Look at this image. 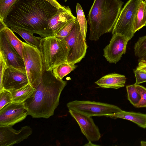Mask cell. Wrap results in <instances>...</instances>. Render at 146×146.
Masks as SVG:
<instances>
[{
	"instance_id": "obj_1",
	"label": "cell",
	"mask_w": 146,
	"mask_h": 146,
	"mask_svg": "<svg viewBox=\"0 0 146 146\" xmlns=\"http://www.w3.org/2000/svg\"><path fill=\"white\" fill-rule=\"evenodd\" d=\"M58 9L45 0H19L5 22L7 26L20 28L42 38L52 36L47 27Z\"/></svg>"
},
{
	"instance_id": "obj_2",
	"label": "cell",
	"mask_w": 146,
	"mask_h": 146,
	"mask_svg": "<svg viewBox=\"0 0 146 146\" xmlns=\"http://www.w3.org/2000/svg\"><path fill=\"white\" fill-rule=\"evenodd\" d=\"M67 84L66 81L56 77L52 70H45L34 93L24 102L28 115L33 118H45L53 115Z\"/></svg>"
},
{
	"instance_id": "obj_3",
	"label": "cell",
	"mask_w": 146,
	"mask_h": 146,
	"mask_svg": "<svg viewBox=\"0 0 146 146\" xmlns=\"http://www.w3.org/2000/svg\"><path fill=\"white\" fill-rule=\"evenodd\" d=\"M123 3L121 0H94L88 15L90 40H98L112 32Z\"/></svg>"
},
{
	"instance_id": "obj_4",
	"label": "cell",
	"mask_w": 146,
	"mask_h": 146,
	"mask_svg": "<svg viewBox=\"0 0 146 146\" xmlns=\"http://www.w3.org/2000/svg\"><path fill=\"white\" fill-rule=\"evenodd\" d=\"M45 70H52L55 66L67 62L69 48L64 39L52 36L42 38L39 44Z\"/></svg>"
},
{
	"instance_id": "obj_5",
	"label": "cell",
	"mask_w": 146,
	"mask_h": 146,
	"mask_svg": "<svg viewBox=\"0 0 146 146\" xmlns=\"http://www.w3.org/2000/svg\"><path fill=\"white\" fill-rule=\"evenodd\" d=\"M23 43V59L29 84L35 88L40 83L45 70L42 55L38 48Z\"/></svg>"
},
{
	"instance_id": "obj_6",
	"label": "cell",
	"mask_w": 146,
	"mask_h": 146,
	"mask_svg": "<svg viewBox=\"0 0 146 146\" xmlns=\"http://www.w3.org/2000/svg\"><path fill=\"white\" fill-rule=\"evenodd\" d=\"M142 0H129L121 9L111 32L127 37L129 40L133 36L134 25L138 8Z\"/></svg>"
},
{
	"instance_id": "obj_7",
	"label": "cell",
	"mask_w": 146,
	"mask_h": 146,
	"mask_svg": "<svg viewBox=\"0 0 146 146\" xmlns=\"http://www.w3.org/2000/svg\"><path fill=\"white\" fill-rule=\"evenodd\" d=\"M67 106L69 110L90 117H106L122 110L119 107L114 105L90 101L76 100L68 102Z\"/></svg>"
},
{
	"instance_id": "obj_8",
	"label": "cell",
	"mask_w": 146,
	"mask_h": 146,
	"mask_svg": "<svg viewBox=\"0 0 146 146\" xmlns=\"http://www.w3.org/2000/svg\"><path fill=\"white\" fill-rule=\"evenodd\" d=\"M64 39L69 48L67 62L74 64L80 62L84 58L88 46L82 36L77 20Z\"/></svg>"
},
{
	"instance_id": "obj_9",
	"label": "cell",
	"mask_w": 146,
	"mask_h": 146,
	"mask_svg": "<svg viewBox=\"0 0 146 146\" xmlns=\"http://www.w3.org/2000/svg\"><path fill=\"white\" fill-rule=\"evenodd\" d=\"M28 115L24 103L12 102L0 109V127L13 126Z\"/></svg>"
},
{
	"instance_id": "obj_10",
	"label": "cell",
	"mask_w": 146,
	"mask_h": 146,
	"mask_svg": "<svg viewBox=\"0 0 146 146\" xmlns=\"http://www.w3.org/2000/svg\"><path fill=\"white\" fill-rule=\"evenodd\" d=\"M29 84L26 71L8 66L0 83V91L3 90L10 91L19 89Z\"/></svg>"
},
{
	"instance_id": "obj_11",
	"label": "cell",
	"mask_w": 146,
	"mask_h": 146,
	"mask_svg": "<svg viewBox=\"0 0 146 146\" xmlns=\"http://www.w3.org/2000/svg\"><path fill=\"white\" fill-rule=\"evenodd\" d=\"M129 40L124 36L117 33L114 34L109 44L103 50V56L109 63H116L125 53Z\"/></svg>"
},
{
	"instance_id": "obj_12",
	"label": "cell",
	"mask_w": 146,
	"mask_h": 146,
	"mask_svg": "<svg viewBox=\"0 0 146 146\" xmlns=\"http://www.w3.org/2000/svg\"><path fill=\"white\" fill-rule=\"evenodd\" d=\"M69 112L76 120L82 132L88 141H96L100 139L101 135L99 129L91 117L72 110H69Z\"/></svg>"
},
{
	"instance_id": "obj_13",
	"label": "cell",
	"mask_w": 146,
	"mask_h": 146,
	"mask_svg": "<svg viewBox=\"0 0 146 146\" xmlns=\"http://www.w3.org/2000/svg\"><path fill=\"white\" fill-rule=\"evenodd\" d=\"M32 133V128L28 125L17 130L12 126L0 127V146H10L19 143L27 139Z\"/></svg>"
},
{
	"instance_id": "obj_14",
	"label": "cell",
	"mask_w": 146,
	"mask_h": 146,
	"mask_svg": "<svg viewBox=\"0 0 146 146\" xmlns=\"http://www.w3.org/2000/svg\"><path fill=\"white\" fill-rule=\"evenodd\" d=\"M0 52L3 54L8 66L26 71L23 58L9 43L2 31L0 32Z\"/></svg>"
},
{
	"instance_id": "obj_15",
	"label": "cell",
	"mask_w": 146,
	"mask_h": 146,
	"mask_svg": "<svg viewBox=\"0 0 146 146\" xmlns=\"http://www.w3.org/2000/svg\"><path fill=\"white\" fill-rule=\"evenodd\" d=\"M76 19L69 7L63 6L49 20L47 31L51 36H55L67 23Z\"/></svg>"
},
{
	"instance_id": "obj_16",
	"label": "cell",
	"mask_w": 146,
	"mask_h": 146,
	"mask_svg": "<svg viewBox=\"0 0 146 146\" xmlns=\"http://www.w3.org/2000/svg\"><path fill=\"white\" fill-rule=\"evenodd\" d=\"M126 80L125 76L112 73L103 76L95 83L102 88L118 89L124 86Z\"/></svg>"
},
{
	"instance_id": "obj_17",
	"label": "cell",
	"mask_w": 146,
	"mask_h": 146,
	"mask_svg": "<svg viewBox=\"0 0 146 146\" xmlns=\"http://www.w3.org/2000/svg\"><path fill=\"white\" fill-rule=\"evenodd\" d=\"M106 117L114 119L119 118L127 120L133 122L141 128H146V113L122 110Z\"/></svg>"
},
{
	"instance_id": "obj_18",
	"label": "cell",
	"mask_w": 146,
	"mask_h": 146,
	"mask_svg": "<svg viewBox=\"0 0 146 146\" xmlns=\"http://www.w3.org/2000/svg\"><path fill=\"white\" fill-rule=\"evenodd\" d=\"M35 90L30 84L20 88L9 91L12 98V102L16 103H23L30 98Z\"/></svg>"
},
{
	"instance_id": "obj_19",
	"label": "cell",
	"mask_w": 146,
	"mask_h": 146,
	"mask_svg": "<svg viewBox=\"0 0 146 146\" xmlns=\"http://www.w3.org/2000/svg\"><path fill=\"white\" fill-rule=\"evenodd\" d=\"M1 31L3 33L9 43L23 58V42L20 40L14 34L13 31L7 26Z\"/></svg>"
},
{
	"instance_id": "obj_20",
	"label": "cell",
	"mask_w": 146,
	"mask_h": 146,
	"mask_svg": "<svg viewBox=\"0 0 146 146\" xmlns=\"http://www.w3.org/2000/svg\"><path fill=\"white\" fill-rule=\"evenodd\" d=\"M13 31L18 34L27 43L39 48L41 37L33 35V34L23 29L14 26L9 27Z\"/></svg>"
},
{
	"instance_id": "obj_21",
	"label": "cell",
	"mask_w": 146,
	"mask_h": 146,
	"mask_svg": "<svg viewBox=\"0 0 146 146\" xmlns=\"http://www.w3.org/2000/svg\"><path fill=\"white\" fill-rule=\"evenodd\" d=\"M145 1L142 0L138 8L134 25V31L135 33L145 25L146 11Z\"/></svg>"
},
{
	"instance_id": "obj_22",
	"label": "cell",
	"mask_w": 146,
	"mask_h": 146,
	"mask_svg": "<svg viewBox=\"0 0 146 146\" xmlns=\"http://www.w3.org/2000/svg\"><path fill=\"white\" fill-rule=\"evenodd\" d=\"M77 67L75 64L66 62L55 66L52 70L56 77L62 79L64 77L74 70Z\"/></svg>"
},
{
	"instance_id": "obj_23",
	"label": "cell",
	"mask_w": 146,
	"mask_h": 146,
	"mask_svg": "<svg viewBox=\"0 0 146 146\" xmlns=\"http://www.w3.org/2000/svg\"><path fill=\"white\" fill-rule=\"evenodd\" d=\"M76 13L77 20L80 26L82 36L84 40H86L87 30V21L82 7L78 3L76 4Z\"/></svg>"
},
{
	"instance_id": "obj_24",
	"label": "cell",
	"mask_w": 146,
	"mask_h": 146,
	"mask_svg": "<svg viewBox=\"0 0 146 146\" xmlns=\"http://www.w3.org/2000/svg\"><path fill=\"white\" fill-rule=\"evenodd\" d=\"M19 0H0V19L5 21L7 17Z\"/></svg>"
},
{
	"instance_id": "obj_25",
	"label": "cell",
	"mask_w": 146,
	"mask_h": 146,
	"mask_svg": "<svg viewBox=\"0 0 146 146\" xmlns=\"http://www.w3.org/2000/svg\"><path fill=\"white\" fill-rule=\"evenodd\" d=\"M135 56L139 60H146V35L139 38L134 47Z\"/></svg>"
},
{
	"instance_id": "obj_26",
	"label": "cell",
	"mask_w": 146,
	"mask_h": 146,
	"mask_svg": "<svg viewBox=\"0 0 146 146\" xmlns=\"http://www.w3.org/2000/svg\"><path fill=\"white\" fill-rule=\"evenodd\" d=\"M126 88L128 99L135 107L140 100V95L135 87V84L127 86Z\"/></svg>"
},
{
	"instance_id": "obj_27",
	"label": "cell",
	"mask_w": 146,
	"mask_h": 146,
	"mask_svg": "<svg viewBox=\"0 0 146 146\" xmlns=\"http://www.w3.org/2000/svg\"><path fill=\"white\" fill-rule=\"evenodd\" d=\"M77 21L76 19L70 21L55 36L60 39H64L70 33Z\"/></svg>"
},
{
	"instance_id": "obj_28",
	"label": "cell",
	"mask_w": 146,
	"mask_h": 146,
	"mask_svg": "<svg viewBox=\"0 0 146 146\" xmlns=\"http://www.w3.org/2000/svg\"><path fill=\"white\" fill-rule=\"evenodd\" d=\"M135 85L141 97L140 101L135 107L137 108H146V88L139 84Z\"/></svg>"
},
{
	"instance_id": "obj_29",
	"label": "cell",
	"mask_w": 146,
	"mask_h": 146,
	"mask_svg": "<svg viewBox=\"0 0 146 146\" xmlns=\"http://www.w3.org/2000/svg\"><path fill=\"white\" fill-rule=\"evenodd\" d=\"M12 102V96L9 91L3 90L0 91V109Z\"/></svg>"
},
{
	"instance_id": "obj_30",
	"label": "cell",
	"mask_w": 146,
	"mask_h": 146,
	"mask_svg": "<svg viewBox=\"0 0 146 146\" xmlns=\"http://www.w3.org/2000/svg\"><path fill=\"white\" fill-rule=\"evenodd\" d=\"M136 78L135 84L146 82V72L136 68L134 70Z\"/></svg>"
},
{
	"instance_id": "obj_31",
	"label": "cell",
	"mask_w": 146,
	"mask_h": 146,
	"mask_svg": "<svg viewBox=\"0 0 146 146\" xmlns=\"http://www.w3.org/2000/svg\"><path fill=\"white\" fill-rule=\"evenodd\" d=\"M8 66L5 59L0 52V83L2 81L5 72Z\"/></svg>"
},
{
	"instance_id": "obj_32",
	"label": "cell",
	"mask_w": 146,
	"mask_h": 146,
	"mask_svg": "<svg viewBox=\"0 0 146 146\" xmlns=\"http://www.w3.org/2000/svg\"><path fill=\"white\" fill-rule=\"evenodd\" d=\"M137 68L146 72V60H139Z\"/></svg>"
},
{
	"instance_id": "obj_33",
	"label": "cell",
	"mask_w": 146,
	"mask_h": 146,
	"mask_svg": "<svg viewBox=\"0 0 146 146\" xmlns=\"http://www.w3.org/2000/svg\"><path fill=\"white\" fill-rule=\"evenodd\" d=\"M47 1L53 6L58 9L62 8L63 6L61 5L56 0H45Z\"/></svg>"
},
{
	"instance_id": "obj_34",
	"label": "cell",
	"mask_w": 146,
	"mask_h": 146,
	"mask_svg": "<svg viewBox=\"0 0 146 146\" xmlns=\"http://www.w3.org/2000/svg\"><path fill=\"white\" fill-rule=\"evenodd\" d=\"M6 27H7V26L4 21L0 19V31H1Z\"/></svg>"
},
{
	"instance_id": "obj_35",
	"label": "cell",
	"mask_w": 146,
	"mask_h": 146,
	"mask_svg": "<svg viewBox=\"0 0 146 146\" xmlns=\"http://www.w3.org/2000/svg\"><path fill=\"white\" fill-rule=\"evenodd\" d=\"M89 142L88 143L85 145L84 146H98L97 145L94 144L92 143V142L90 141H88Z\"/></svg>"
},
{
	"instance_id": "obj_36",
	"label": "cell",
	"mask_w": 146,
	"mask_h": 146,
	"mask_svg": "<svg viewBox=\"0 0 146 146\" xmlns=\"http://www.w3.org/2000/svg\"><path fill=\"white\" fill-rule=\"evenodd\" d=\"M140 144L141 146H146V141H141L140 142Z\"/></svg>"
},
{
	"instance_id": "obj_37",
	"label": "cell",
	"mask_w": 146,
	"mask_h": 146,
	"mask_svg": "<svg viewBox=\"0 0 146 146\" xmlns=\"http://www.w3.org/2000/svg\"><path fill=\"white\" fill-rule=\"evenodd\" d=\"M145 1V9H146V1ZM145 26H146V25H145Z\"/></svg>"
},
{
	"instance_id": "obj_38",
	"label": "cell",
	"mask_w": 146,
	"mask_h": 146,
	"mask_svg": "<svg viewBox=\"0 0 146 146\" xmlns=\"http://www.w3.org/2000/svg\"><path fill=\"white\" fill-rule=\"evenodd\" d=\"M68 0H64L65 2H66Z\"/></svg>"
},
{
	"instance_id": "obj_39",
	"label": "cell",
	"mask_w": 146,
	"mask_h": 146,
	"mask_svg": "<svg viewBox=\"0 0 146 146\" xmlns=\"http://www.w3.org/2000/svg\"><path fill=\"white\" fill-rule=\"evenodd\" d=\"M145 1H146V0H145Z\"/></svg>"
}]
</instances>
